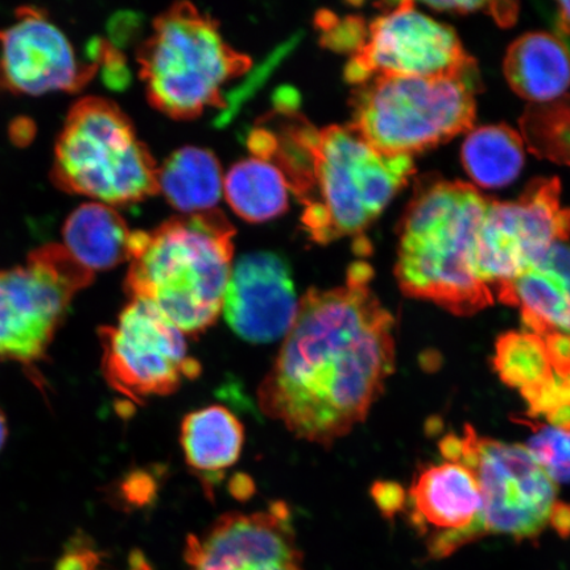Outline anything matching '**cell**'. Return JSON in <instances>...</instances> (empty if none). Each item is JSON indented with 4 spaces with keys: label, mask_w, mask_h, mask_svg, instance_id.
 Segmentation results:
<instances>
[{
    "label": "cell",
    "mask_w": 570,
    "mask_h": 570,
    "mask_svg": "<svg viewBox=\"0 0 570 570\" xmlns=\"http://www.w3.org/2000/svg\"><path fill=\"white\" fill-rule=\"evenodd\" d=\"M370 281L372 268L354 263L344 285L298 301L258 391L262 412L297 439L332 446L365 422L394 373V317Z\"/></svg>",
    "instance_id": "obj_1"
},
{
    "label": "cell",
    "mask_w": 570,
    "mask_h": 570,
    "mask_svg": "<svg viewBox=\"0 0 570 570\" xmlns=\"http://www.w3.org/2000/svg\"><path fill=\"white\" fill-rule=\"evenodd\" d=\"M247 146L281 170L303 206L304 230L321 245L365 232L415 170L412 156L380 151L352 125L311 124L291 89L277 92Z\"/></svg>",
    "instance_id": "obj_2"
},
{
    "label": "cell",
    "mask_w": 570,
    "mask_h": 570,
    "mask_svg": "<svg viewBox=\"0 0 570 570\" xmlns=\"http://www.w3.org/2000/svg\"><path fill=\"white\" fill-rule=\"evenodd\" d=\"M234 235L229 219L217 209L132 232L127 295L153 304L184 336H199L224 309Z\"/></svg>",
    "instance_id": "obj_3"
},
{
    "label": "cell",
    "mask_w": 570,
    "mask_h": 570,
    "mask_svg": "<svg viewBox=\"0 0 570 570\" xmlns=\"http://www.w3.org/2000/svg\"><path fill=\"white\" fill-rule=\"evenodd\" d=\"M489 198L473 185L420 181L401 224L396 277L405 295L472 316L495 297L476 268V240Z\"/></svg>",
    "instance_id": "obj_4"
},
{
    "label": "cell",
    "mask_w": 570,
    "mask_h": 570,
    "mask_svg": "<svg viewBox=\"0 0 570 570\" xmlns=\"http://www.w3.org/2000/svg\"><path fill=\"white\" fill-rule=\"evenodd\" d=\"M138 62L149 104L180 120L227 109L225 85L253 67L247 55L227 45L218 21L189 2L175 3L154 20Z\"/></svg>",
    "instance_id": "obj_5"
},
{
    "label": "cell",
    "mask_w": 570,
    "mask_h": 570,
    "mask_svg": "<svg viewBox=\"0 0 570 570\" xmlns=\"http://www.w3.org/2000/svg\"><path fill=\"white\" fill-rule=\"evenodd\" d=\"M158 174L154 156L117 104L87 97L70 107L55 146L57 188L114 208L158 194Z\"/></svg>",
    "instance_id": "obj_6"
},
{
    "label": "cell",
    "mask_w": 570,
    "mask_h": 570,
    "mask_svg": "<svg viewBox=\"0 0 570 570\" xmlns=\"http://www.w3.org/2000/svg\"><path fill=\"white\" fill-rule=\"evenodd\" d=\"M476 77H376L353 92L352 126L390 155L412 156L469 131Z\"/></svg>",
    "instance_id": "obj_7"
},
{
    "label": "cell",
    "mask_w": 570,
    "mask_h": 570,
    "mask_svg": "<svg viewBox=\"0 0 570 570\" xmlns=\"http://www.w3.org/2000/svg\"><path fill=\"white\" fill-rule=\"evenodd\" d=\"M95 281L60 245L36 248L27 265L0 271V358L35 365L46 358L78 292Z\"/></svg>",
    "instance_id": "obj_8"
},
{
    "label": "cell",
    "mask_w": 570,
    "mask_h": 570,
    "mask_svg": "<svg viewBox=\"0 0 570 570\" xmlns=\"http://www.w3.org/2000/svg\"><path fill=\"white\" fill-rule=\"evenodd\" d=\"M459 463L472 470L479 482L482 537L494 533L537 539L550 524L558 483L529 449L480 436L466 425Z\"/></svg>",
    "instance_id": "obj_9"
},
{
    "label": "cell",
    "mask_w": 570,
    "mask_h": 570,
    "mask_svg": "<svg viewBox=\"0 0 570 570\" xmlns=\"http://www.w3.org/2000/svg\"><path fill=\"white\" fill-rule=\"evenodd\" d=\"M98 336L106 382L131 402L174 394L202 373L184 334L147 302L130 301L118 323L101 327Z\"/></svg>",
    "instance_id": "obj_10"
},
{
    "label": "cell",
    "mask_w": 570,
    "mask_h": 570,
    "mask_svg": "<svg viewBox=\"0 0 570 570\" xmlns=\"http://www.w3.org/2000/svg\"><path fill=\"white\" fill-rule=\"evenodd\" d=\"M445 76L476 77L475 62L452 28L411 2L392 4L368 24L345 69L356 87L376 77Z\"/></svg>",
    "instance_id": "obj_11"
},
{
    "label": "cell",
    "mask_w": 570,
    "mask_h": 570,
    "mask_svg": "<svg viewBox=\"0 0 570 570\" xmlns=\"http://www.w3.org/2000/svg\"><path fill=\"white\" fill-rule=\"evenodd\" d=\"M560 183L539 178L517 202L489 199L476 240V268L494 297L537 265L556 242L570 238V209Z\"/></svg>",
    "instance_id": "obj_12"
},
{
    "label": "cell",
    "mask_w": 570,
    "mask_h": 570,
    "mask_svg": "<svg viewBox=\"0 0 570 570\" xmlns=\"http://www.w3.org/2000/svg\"><path fill=\"white\" fill-rule=\"evenodd\" d=\"M184 560L188 570H305L284 502L252 514L220 517L199 537L190 534Z\"/></svg>",
    "instance_id": "obj_13"
},
{
    "label": "cell",
    "mask_w": 570,
    "mask_h": 570,
    "mask_svg": "<svg viewBox=\"0 0 570 570\" xmlns=\"http://www.w3.org/2000/svg\"><path fill=\"white\" fill-rule=\"evenodd\" d=\"M98 69L95 62L77 59L67 36L38 7H21L16 23L0 30V92H77Z\"/></svg>",
    "instance_id": "obj_14"
},
{
    "label": "cell",
    "mask_w": 570,
    "mask_h": 570,
    "mask_svg": "<svg viewBox=\"0 0 570 570\" xmlns=\"http://www.w3.org/2000/svg\"><path fill=\"white\" fill-rule=\"evenodd\" d=\"M413 525L428 534V552L443 559L481 539L482 497L472 470L459 462L424 468L410 489Z\"/></svg>",
    "instance_id": "obj_15"
},
{
    "label": "cell",
    "mask_w": 570,
    "mask_h": 570,
    "mask_svg": "<svg viewBox=\"0 0 570 570\" xmlns=\"http://www.w3.org/2000/svg\"><path fill=\"white\" fill-rule=\"evenodd\" d=\"M298 301L291 269L279 255L255 253L233 266L224 312L235 334L253 344H269L288 333Z\"/></svg>",
    "instance_id": "obj_16"
},
{
    "label": "cell",
    "mask_w": 570,
    "mask_h": 570,
    "mask_svg": "<svg viewBox=\"0 0 570 570\" xmlns=\"http://www.w3.org/2000/svg\"><path fill=\"white\" fill-rule=\"evenodd\" d=\"M570 238L556 242L537 265L499 292L503 304L519 306L523 323L541 338L570 337Z\"/></svg>",
    "instance_id": "obj_17"
},
{
    "label": "cell",
    "mask_w": 570,
    "mask_h": 570,
    "mask_svg": "<svg viewBox=\"0 0 570 570\" xmlns=\"http://www.w3.org/2000/svg\"><path fill=\"white\" fill-rule=\"evenodd\" d=\"M504 73L510 87L531 104L554 101L570 88V49L558 36L527 33L509 48Z\"/></svg>",
    "instance_id": "obj_18"
},
{
    "label": "cell",
    "mask_w": 570,
    "mask_h": 570,
    "mask_svg": "<svg viewBox=\"0 0 570 570\" xmlns=\"http://www.w3.org/2000/svg\"><path fill=\"white\" fill-rule=\"evenodd\" d=\"M132 232L112 206L89 203L78 206L63 225V247L85 268L105 271L130 259Z\"/></svg>",
    "instance_id": "obj_19"
},
{
    "label": "cell",
    "mask_w": 570,
    "mask_h": 570,
    "mask_svg": "<svg viewBox=\"0 0 570 570\" xmlns=\"http://www.w3.org/2000/svg\"><path fill=\"white\" fill-rule=\"evenodd\" d=\"M180 441L188 465L204 479H213L239 460L245 428L223 405H210L184 417Z\"/></svg>",
    "instance_id": "obj_20"
},
{
    "label": "cell",
    "mask_w": 570,
    "mask_h": 570,
    "mask_svg": "<svg viewBox=\"0 0 570 570\" xmlns=\"http://www.w3.org/2000/svg\"><path fill=\"white\" fill-rule=\"evenodd\" d=\"M159 191L184 214L216 208L224 194V173L216 155L205 148L177 149L159 168Z\"/></svg>",
    "instance_id": "obj_21"
},
{
    "label": "cell",
    "mask_w": 570,
    "mask_h": 570,
    "mask_svg": "<svg viewBox=\"0 0 570 570\" xmlns=\"http://www.w3.org/2000/svg\"><path fill=\"white\" fill-rule=\"evenodd\" d=\"M227 204L247 223H266L288 208L287 181L273 163L252 158L234 164L224 177Z\"/></svg>",
    "instance_id": "obj_22"
},
{
    "label": "cell",
    "mask_w": 570,
    "mask_h": 570,
    "mask_svg": "<svg viewBox=\"0 0 570 570\" xmlns=\"http://www.w3.org/2000/svg\"><path fill=\"white\" fill-rule=\"evenodd\" d=\"M462 163L466 174L480 187L503 188L522 173L524 142L510 127L474 128L463 141Z\"/></svg>",
    "instance_id": "obj_23"
},
{
    "label": "cell",
    "mask_w": 570,
    "mask_h": 570,
    "mask_svg": "<svg viewBox=\"0 0 570 570\" xmlns=\"http://www.w3.org/2000/svg\"><path fill=\"white\" fill-rule=\"evenodd\" d=\"M495 368L502 380L520 391L553 380L546 342L533 333H505L495 348Z\"/></svg>",
    "instance_id": "obj_24"
},
{
    "label": "cell",
    "mask_w": 570,
    "mask_h": 570,
    "mask_svg": "<svg viewBox=\"0 0 570 570\" xmlns=\"http://www.w3.org/2000/svg\"><path fill=\"white\" fill-rule=\"evenodd\" d=\"M520 131L532 154L570 166V97L531 104L520 119Z\"/></svg>",
    "instance_id": "obj_25"
},
{
    "label": "cell",
    "mask_w": 570,
    "mask_h": 570,
    "mask_svg": "<svg viewBox=\"0 0 570 570\" xmlns=\"http://www.w3.org/2000/svg\"><path fill=\"white\" fill-rule=\"evenodd\" d=\"M525 448L556 483L570 482V431L552 425L534 428Z\"/></svg>",
    "instance_id": "obj_26"
},
{
    "label": "cell",
    "mask_w": 570,
    "mask_h": 570,
    "mask_svg": "<svg viewBox=\"0 0 570 570\" xmlns=\"http://www.w3.org/2000/svg\"><path fill=\"white\" fill-rule=\"evenodd\" d=\"M372 494L382 514L392 518L403 509L407 497L402 487L394 482H377L372 489Z\"/></svg>",
    "instance_id": "obj_27"
},
{
    "label": "cell",
    "mask_w": 570,
    "mask_h": 570,
    "mask_svg": "<svg viewBox=\"0 0 570 570\" xmlns=\"http://www.w3.org/2000/svg\"><path fill=\"white\" fill-rule=\"evenodd\" d=\"M98 564L99 558L96 551L73 543L57 561L55 570H96Z\"/></svg>",
    "instance_id": "obj_28"
},
{
    "label": "cell",
    "mask_w": 570,
    "mask_h": 570,
    "mask_svg": "<svg viewBox=\"0 0 570 570\" xmlns=\"http://www.w3.org/2000/svg\"><path fill=\"white\" fill-rule=\"evenodd\" d=\"M9 135L11 141L17 147H28L36 137V125L31 118L18 117L12 120Z\"/></svg>",
    "instance_id": "obj_29"
},
{
    "label": "cell",
    "mask_w": 570,
    "mask_h": 570,
    "mask_svg": "<svg viewBox=\"0 0 570 570\" xmlns=\"http://www.w3.org/2000/svg\"><path fill=\"white\" fill-rule=\"evenodd\" d=\"M550 524L561 537H569L570 534V505L566 503H556L552 511Z\"/></svg>",
    "instance_id": "obj_30"
},
{
    "label": "cell",
    "mask_w": 570,
    "mask_h": 570,
    "mask_svg": "<svg viewBox=\"0 0 570 570\" xmlns=\"http://www.w3.org/2000/svg\"><path fill=\"white\" fill-rule=\"evenodd\" d=\"M547 417L552 426L570 431V404L559 405V407L548 413Z\"/></svg>",
    "instance_id": "obj_31"
},
{
    "label": "cell",
    "mask_w": 570,
    "mask_h": 570,
    "mask_svg": "<svg viewBox=\"0 0 570 570\" xmlns=\"http://www.w3.org/2000/svg\"><path fill=\"white\" fill-rule=\"evenodd\" d=\"M559 30L570 39V2L559 3Z\"/></svg>",
    "instance_id": "obj_32"
},
{
    "label": "cell",
    "mask_w": 570,
    "mask_h": 570,
    "mask_svg": "<svg viewBox=\"0 0 570 570\" xmlns=\"http://www.w3.org/2000/svg\"><path fill=\"white\" fill-rule=\"evenodd\" d=\"M7 434H9V428H7V420L2 410H0V451L4 446Z\"/></svg>",
    "instance_id": "obj_33"
}]
</instances>
